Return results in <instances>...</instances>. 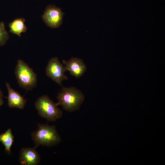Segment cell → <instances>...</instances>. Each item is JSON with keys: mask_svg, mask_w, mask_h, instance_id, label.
Here are the masks:
<instances>
[{"mask_svg": "<svg viewBox=\"0 0 165 165\" xmlns=\"http://www.w3.org/2000/svg\"><path fill=\"white\" fill-rule=\"evenodd\" d=\"M57 98V106L61 105L64 110L72 112L79 109L85 97L82 92L75 87H62Z\"/></svg>", "mask_w": 165, "mask_h": 165, "instance_id": "cell-1", "label": "cell"}, {"mask_svg": "<svg viewBox=\"0 0 165 165\" xmlns=\"http://www.w3.org/2000/svg\"><path fill=\"white\" fill-rule=\"evenodd\" d=\"M35 148L42 145L51 147L59 144L61 138L54 126L39 124L37 129L31 133Z\"/></svg>", "mask_w": 165, "mask_h": 165, "instance_id": "cell-2", "label": "cell"}, {"mask_svg": "<svg viewBox=\"0 0 165 165\" xmlns=\"http://www.w3.org/2000/svg\"><path fill=\"white\" fill-rule=\"evenodd\" d=\"M35 106L38 115L49 121H55L62 117V111L47 96L39 97L35 102Z\"/></svg>", "mask_w": 165, "mask_h": 165, "instance_id": "cell-3", "label": "cell"}, {"mask_svg": "<svg viewBox=\"0 0 165 165\" xmlns=\"http://www.w3.org/2000/svg\"><path fill=\"white\" fill-rule=\"evenodd\" d=\"M15 74L20 86L26 90H31L36 86L37 75L21 60L17 61Z\"/></svg>", "mask_w": 165, "mask_h": 165, "instance_id": "cell-4", "label": "cell"}, {"mask_svg": "<svg viewBox=\"0 0 165 165\" xmlns=\"http://www.w3.org/2000/svg\"><path fill=\"white\" fill-rule=\"evenodd\" d=\"M66 71L65 67L57 57H53L49 60L46 70L47 76L61 86L62 81L68 79L64 74Z\"/></svg>", "mask_w": 165, "mask_h": 165, "instance_id": "cell-5", "label": "cell"}, {"mask_svg": "<svg viewBox=\"0 0 165 165\" xmlns=\"http://www.w3.org/2000/svg\"><path fill=\"white\" fill-rule=\"evenodd\" d=\"M64 14L61 8L54 5H50L46 8L41 16L48 26L54 28H59L62 24Z\"/></svg>", "mask_w": 165, "mask_h": 165, "instance_id": "cell-6", "label": "cell"}, {"mask_svg": "<svg viewBox=\"0 0 165 165\" xmlns=\"http://www.w3.org/2000/svg\"><path fill=\"white\" fill-rule=\"evenodd\" d=\"M63 63L67 71L76 78L82 76L86 71V67L83 61L81 59L72 57L68 61L63 60Z\"/></svg>", "mask_w": 165, "mask_h": 165, "instance_id": "cell-7", "label": "cell"}, {"mask_svg": "<svg viewBox=\"0 0 165 165\" xmlns=\"http://www.w3.org/2000/svg\"><path fill=\"white\" fill-rule=\"evenodd\" d=\"M19 161L21 165H37L40 158L35 147L23 148L20 152Z\"/></svg>", "mask_w": 165, "mask_h": 165, "instance_id": "cell-8", "label": "cell"}, {"mask_svg": "<svg viewBox=\"0 0 165 165\" xmlns=\"http://www.w3.org/2000/svg\"><path fill=\"white\" fill-rule=\"evenodd\" d=\"M8 91V105L11 108H16L23 109L26 104L27 100L24 99L19 93L13 89L9 84L6 83Z\"/></svg>", "mask_w": 165, "mask_h": 165, "instance_id": "cell-9", "label": "cell"}, {"mask_svg": "<svg viewBox=\"0 0 165 165\" xmlns=\"http://www.w3.org/2000/svg\"><path fill=\"white\" fill-rule=\"evenodd\" d=\"M25 19L23 18H17L8 24L9 32L18 36H21V33L25 32L27 28L24 24Z\"/></svg>", "mask_w": 165, "mask_h": 165, "instance_id": "cell-10", "label": "cell"}, {"mask_svg": "<svg viewBox=\"0 0 165 165\" xmlns=\"http://www.w3.org/2000/svg\"><path fill=\"white\" fill-rule=\"evenodd\" d=\"M0 141L4 146L6 152L10 153L11 148L14 141V136L11 129H8L0 135Z\"/></svg>", "mask_w": 165, "mask_h": 165, "instance_id": "cell-11", "label": "cell"}, {"mask_svg": "<svg viewBox=\"0 0 165 165\" xmlns=\"http://www.w3.org/2000/svg\"><path fill=\"white\" fill-rule=\"evenodd\" d=\"M8 33L6 29L4 22L0 23V46H4L9 39Z\"/></svg>", "mask_w": 165, "mask_h": 165, "instance_id": "cell-12", "label": "cell"}, {"mask_svg": "<svg viewBox=\"0 0 165 165\" xmlns=\"http://www.w3.org/2000/svg\"><path fill=\"white\" fill-rule=\"evenodd\" d=\"M3 95L2 92L0 89V107L1 106L3 103Z\"/></svg>", "mask_w": 165, "mask_h": 165, "instance_id": "cell-13", "label": "cell"}]
</instances>
